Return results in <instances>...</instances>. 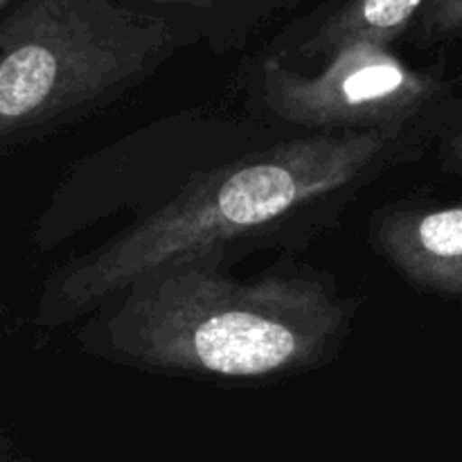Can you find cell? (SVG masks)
Instances as JSON below:
<instances>
[{
    "label": "cell",
    "mask_w": 462,
    "mask_h": 462,
    "mask_svg": "<svg viewBox=\"0 0 462 462\" xmlns=\"http://www.w3.org/2000/svg\"><path fill=\"white\" fill-rule=\"evenodd\" d=\"M111 320L122 355L217 377H269L320 356L346 320L311 280L224 278L180 260L135 280Z\"/></svg>",
    "instance_id": "1"
},
{
    "label": "cell",
    "mask_w": 462,
    "mask_h": 462,
    "mask_svg": "<svg viewBox=\"0 0 462 462\" xmlns=\"http://www.w3.org/2000/svg\"><path fill=\"white\" fill-rule=\"evenodd\" d=\"M404 134L343 131L291 140L189 183L59 280V307L84 310L152 271L210 253L226 239L269 226L368 174Z\"/></svg>",
    "instance_id": "2"
},
{
    "label": "cell",
    "mask_w": 462,
    "mask_h": 462,
    "mask_svg": "<svg viewBox=\"0 0 462 462\" xmlns=\"http://www.w3.org/2000/svg\"><path fill=\"white\" fill-rule=\"evenodd\" d=\"M179 43L183 27L120 0H18L0 23V134L129 88Z\"/></svg>",
    "instance_id": "3"
},
{
    "label": "cell",
    "mask_w": 462,
    "mask_h": 462,
    "mask_svg": "<svg viewBox=\"0 0 462 462\" xmlns=\"http://www.w3.org/2000/svg\"><path fill=\"white\" fill-rule=\"evenodd\" d=\"M257 77L271 111L319 129L406 134L445 95L438 77L370 43L338 50L316 75H300L269 54L257 63Z\"/></svg>",
    "instance_id": "4"
},
{
    "label": "cell",
    "mask_w": 462,
    "mask_h": 462,
    "mask_svg": "<svg viewBox=\"0 0 462 462\" xmlns=\"http://www.w3.org/2000/svg\"><path fill=\"white\" fill-rule=\"evenodd\" d=\"M374 239L415 287L462 298V203L393 210L379 219Z\"/></svg>",
    "instance_id": "5"
},
{
    "label": "cell",
    "mask_w": 462,
    "mask_h": 462,
    "mask_svg": "<svg viewBox=\"0 0 462 462\" xmlns=\"http://www.w3.org/2000/svg\"><path fill=\"white\" fill-rule=\"evenodd\" d=\"M429 0H332L287 32V52L302 61H328L347 45L388 48L406 34Z\"/></svg>",
    "instance_id": "6"
},
{
    "label": "cell",
    "mask_w": 462,
    "mask_h": 462,
    "mask_svg": "<svg viewBox=\"0 0 462 462\" xmlns=\"http://www.w3.org/2000/svg\"><path fill=\"white\" fill-rule=\"evenodd\" d=\"M418 45H436L462 36V0H429L411 25Z\"/></svg>",
    "instance_id": "7"
},
{
    "label": "cell",
    "mask_w": 462,
    "mask_h": 462,
    "mask_svg": "<svg viewBox=\"0 0 462 462\" xmlns=\"http://www.w3.org/2000/svg\"><path fill=\"white\" fill-rule=\"evenodd\" d=\"M144 3L165 9L162 14H165L170 21V12H179L180 23H183L185 27L192 25V23L194 25L221 27V7H224V0H144Z\"/></svg>",
    "instance_id": "8"
},
{
    "label": "cell",
    "mask_w": 462,
    "mask_h": 462,
    "mask_svg": "<svg viewBox=\"0 0 462 462\" xmlns=\"http://www.w3.org/2000/svg\"><path fill=\"white\" fill-rule=\"evenodd\" d=\"M300 0H224L221 7V27H239L266 16L273 9L291 7Z\"/></svg>",
    "instance_id": "9"
},
{
    "label": "cell",
    "mask_w": 462,
    "mask_h": 462,
    "mask_svg": "<svg viewBox=\"0 0 462 462\" xmlns=\"http://www.w3.org/2000/svg\"><path fill=\"white\" fill-rule=\"evenodd\" d=\"M442 161L451 171L462 174V102L456 106V116L447 126L445 143H442Z\"/></svg>",
    "instance_id": "10"
},
{
    "label": "cell",
    "mask_w": 462,
    "mask_h": 462,
    "mask_svg": "<svg viewBox=\"0 0 462 462\" xmlns=\"http://www.w3.org/2000/svg\"><path fill=\"white\" fill-rule=\"evenodd\" d=\"M7 3H9V0H0V9H3Z\"/></svg>",
    "instance_id": "11"
}]
</instances>
